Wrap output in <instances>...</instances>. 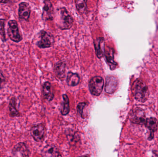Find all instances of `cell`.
<instances>
[{
	"label": "cell",
	"mask_w": 158,
	"mask_h": 157,
	"mask_svg": "<svg viewBox=\"0 0 158 157\" xmlns=\"http://www.w3.org/2000/svg\"><path fill=\"white\" fill-rule=\"evenodd\" d=\"M88 157L86 156H81V157Z\"/></svg>",
	"instance_id": "27"
},
{
	"label": "cell",
	"mask_w": 158,
	"mask_h": 157,
	"mask_svg": "<svg viewBox=\"0 0 158 157\" xmlns=\"http://www.w3.org/2000/svg\"><path fill=\"white\" fill-rule=\"evenodd\" d=\"M86 104L84 102H81V103H79L77 106V111L78 112V114L82 118L83 117V110L85 106H86Z\"/></svg>",
	"instance_id": "24"
},
{
	"label": "cell",
	"mask_w": 158,
	"mask_h": 157,
	"mask_svg": "<svg viewBox=\"0 0 158 157\" xmlns=\"http://www.w3.org/2000/svg\"><path fill=\"white\" fill-rule=\"evenodd\" d=\"M0 157H1V155H0Z\"/></svg>",
	"instance_id": "28"
},
{
	"label": "cell",
	"mask_w": 158,
	"mask_h": 157,
	"mask_svg": "<svg viewBox=\"0 0 158 157\" xmlns=\"http://www.w3.org/2000/svg\"><path fill=\"white\" fill-rule=\"evenodd\" d=\"M114 50L111 48L107 47L106 49H105V54L106 60L107 63L109 64L111 70L115 69L117 65V63L114 60Z\"/></svg>",
	"instance_id": "14"
},
{
	"label": "cell",
	"mask_w": 158,
	"mask_h": 157,
	"mask_svg": "<svg viewBox=\"0 0 158 157\" xmlns=\"http://www.w3.org/2000/svg\"><path fill=\"white\" fill-rule=\"evenodd\" d=\"M145 112L143 109L136 108L133 110L130 115V120L135 124L143 125L146 121Z\"/></svg>",
	"instance_id": "6"
},
{
	"label": "cell",
	"mask_w": 158,
	"mask_h": 157,
	"mask_svg": "<svg viewBox=\"0 0 158 157\" xmlns=\"http://www.w3.org/2000/svg\"><path fill=\"white\" fill-rule=\"evenodd\" d=\"M42 157H62L57 147L54 145H47L42 151Z\"/></svg>",
	"instance_id": "11"
},
{
	"label": "cell",
	"mask_w": 158,
	"mask_h": 157,
	"mask_svg": "<svg viewBox=\"0 0 158 157\" xmlns=\"http://www.w3.org/2000/svg\"><path fill=\"white\" fill-rule=\"evenodd\" d=\"M55 72L60 80H64L65 76V64L62 62L56 64L55 67Z\"/></svg>",
	"instance_id": "17"
},
{
	"label": "cell",
	"mask_w": 158,
	"mask_h": 157,
	"mask_svg": "<svg viewBox=\"0 0 158 157\" xmlns=\"http://www.w3.org/2000/svg\"><path fill=\"white\" fill-rule=\"evenodd\" d=\"M131 90L135 98L139 102H146L149 97L148 87L142 79H137L134 82Z\"/></svg>",
	"instance_id": "1"
},
{
	"label": "cell",
	"mask_w": 158,
	"mask_h": 157,
	"mask_svg": "<svg viewBox=\"0 0 158 157\" xmlns=\"http://www.w3.org/2000/svg\"><path fill=\"white\" fill-rule=\"evenodd\" d=\"M43 95L45 99L51 101L54 97L53 93L52 91V86L49 82H45L43 86Z\"/></svg>",
	"instance_id": "16"
},
{
	"label": "cell",
	"mask_w": 158,
	"mask_h": 157,
	"mask_svg": "<svg viewBox=\"0 0 158 157\" xmlns=\"http://www.w3.org/2000/svg\"><path fill=\"white\" fill-rule=\"evenodd\" d=\"M31 6L28 3L21 2L19 4L18 16L20 20L28 21L30 16Z\"/></svg>",
	"instance_id": "8"
},
{
	"label": "cell",
	"mask_w": 158,
	"mask_h": 157,
	"mask_svg": "<svg viewBox=\"0 0 158 157\" xmlns=\"http://www.w3.org/2000/svg\"><path fill=\"white\" fill-rule=\"evenodd\" d=\"M118 80L116 77L113 76H107L106 77L105 91L108 94L114 93L118 88Z\"/></svg>",
	"instance_id": "9"
},
{
	"label": "cell",
	"mask_w": 158,
	"mask_h": 157,
	"mask_svg": "<svg viewBox=\"0 0 158 157\" xmlns=\"http://www.w3.org/2000/svg\"><path fill=\"white\" fill-rule=\"evenodd\" d=\"M41 39L37 43V46L41 49L50 48L54 43V38L51 33L46 31H41Z\"/></svg>",
	"instance_id": "7"
},
{
	"label": "cell",
	"mask_w": 158,
	"mask_h": 157,
	"mask_svg": "<svg viewBox=\"0 0 158 157\" xmlns=\"http://www.w3.org/2000/svg\"><path fill=\"white\" fill-rule=\"evenodd\" d=\"M104 86V80L101 77H94L89 81V90L94 96H99L103 91Z\"/></svg>",
	"instance_id": "4"
},
{
	"label": "cell",
	"mask_w": 158,
	"mask_h": 157,
	"mask_svg": "<svg viewBox=\"0 0 158 157\" xmlns=\"http://www.w3.org/2000/svg\"><path fill=\"white\" fill-rule=\"evenodd\" d=\"M63 97V105L61 113L62 115H66L69 113L70 110L69 108V100L66 95H64Z\"/></svg>",
	"instance_id": "20"
},
{
	"label": "cell",
	"mask_w": 158,
	"mask_h": 157,
	"mask_svg": "<svg viewBox=\"0 0 158 157\" xmlns=\"http://www.w3.org/2000/svg\"><path fill=\"white\" fill-rule=\"evenodd\" d=\"M6 83V78L4 75L2 71L0 70V89H2L4 88Z\"/></svg>",
	"instance_id": "23"
},
{
	"label": "cell",
	"mask_w": 158,
	"mask_h": 157,
	"mask_svg": "<svg viewBox=\"0 0 158 157\" xmlns=\"http://www.w3.org/2000/svg\"><path fill=\"white\" fill-rule=\"evenodd\" d=\"M96 53L98 58H101L105 54V44L103 38H98L94 41Z\"/></svg>",
	"instance_id": "13"
},
{
	"label": "cell",
	"mask_w": 158,
	"mask_h": 157,
	"mask_svg": "<svg viewBox=\"0 0 158 157\" xmlns=\"http://www.w3.org/2000/svg\"><path fill=\"white\" fill-rule=\"evenodd\" d=\"M77 9L81 14H85L87 9L86 2L84 0H77L75 2Z\"/></svg>",
	"instance_id": "21"
},
{
	"label": "cell",
	"mask_w": 158,
	"mask_h": 157,
	"mask_svg": "<svg viewBox=\"0 0 158 157\" xmlns=\"http://www.w3.org/2000/svg\"><path fill=\"white\" fill-rule=\"evenodd\" d=\"M80 82V77L78 74L72 72H69L67 77V83L69 86L77 85Z\"/></svg>",
	"instance_id": "18"
},
{
	"label": "cell",
	"mask_w": 158,
	"mask_h": 157,
	"mask_svg": "<svg viewBox=\"0 0 158 157\" xmlns=\"http://www.w3.org/2000/svg\"><path fill=\"white\" fill-rule=\"evenodd\" d=\"M6 19L0 18V39L2 42L6 41V35L5 26Z\"/></svg>",
	"instance_id": "22"
},
{
	"label": "cell",
	"mask_w": 158,
	"mask_h": 157,
	"mask_svg": "<svg viewBox=\"0 0 158 157\" xmlns=\"http://www.w3.org/2000/svg\"><path fill=\"white\" fill-rule=\"evenodd\" d=\"M9 2H10V1H8V0H7V1H0L1 3L6 4Z\"/></svg>",
	"instance_id": "26"
},
{
	"label": "cell",
	"mask_w": 158,
	"mask_h": 157,
	"mask_svg": "<svg viewBox=\"0 0 158 157\" xmlns=\"http://www.w3.org/2000/svg\"><path fill=\"white\" fill-rule=\"evenodd\" d=\"M16 98L15 97H12L10 100L9 103V110L10 116L12 117H20L19 112L16 108Z\"/></svg>",
	"instance_id": "15"
},
{
	"label": "cell",
	"mask_w": 158,
	"mask_h": 157,
	"mask_svg": "<svg viewBox=\"0 0 158 157\" xmlns=\"http://www.w3.org/2000/svg\"><path fill=\"white\" fill-rule=\"evenodd\" d=\"M31 135L36 142L41 143L44 141L46 135V129L43 124H35L31 127Z\"/></svg>",
	"instance_id": "5"
},
{
	"label": "cell",
	"mask_w": 158,
	"mask_h": 157,
	"mask_svg": "<svg viewBox=\"0 0 158 157\" xmlns=\"http://www.w3.org/2000/svg\"><path fill=\"white\" fill-rule=\"evenodd\" d=\"M19 153L21 157H29L30 151L24 143H19L14 147L13 149V154Z\"/></svg>",
	"instance_id": "12"
},
{
	"label": "cell",
	"mask_w": 158,
	"mask_h": 157,
	"mask_svg": "<svg viewBox=\"0 0 158 157\" xmlns=\"http://www.w3.org/2000/svg\"><path fill=\"white\" fill-rule=\"evenodd\" d=\"M146 127L151 132L154 133L158 129V122L156 118H151L147 119L145 124Z\"/></svg>",
	"instance_id": "19"
},
{
	"label": "cell",
	"mask_w": 158,
	"mask_h": 157,
	"mask_svg": "<svg viewBox=\"0 0 158 157\" xmlns=\"http://www.w3.org/2000/svg\"><path fill=\"white\" fill-rule=\"evenodd\" d=\"M56 22L59 28L68 29L72 26L73 18L65 7H62L57 10Z\"/></svg>",
	"instance_id": "2"
},
{
	"label": "cell",
	"mask_w": 158,
	"mask_h": 157,
	"mask_svg": "<svg viewBox=\"0 0 158 157\" xmlns=\"http://www.w3.org/2000/svg\"><path fill=\"white\" fill-rule=\"evenodd\" d=\"M7 35L9 38L16 43H19L23 39L19 29L18 24L16 20L12 19L7 24Z\"/></svg>",
	"instance_id": "3"
},
{
	"label": "cell",
	"mask_w": 158,
	"mask_h": 157,
	"mask_svg": "<svg viewBox=\"0 0 158 157\" xmlns=\"http://www.w3.org/2000/svg\"><path fill=\"white\" fill-rule=\"evenodd\" d=\"M152 157H158V152L156 150H153L152 152Z\"/></svg>",
	"instance_id": "25"
},
{
	"label": "cell",
	"mask_w": 158,
	"mask_h": 157,
	"mask_svg": "<svg viewBox=\"0 0 158 157\" xmlns=\"http://www.w3.org/2000/svg\"><path fill=\"white\" fill-rule=\"evenodd\" d=\"M54 16V12L52 5L51 2L44 1L43 11L42 18L45 20H52Z\"/></svg>",
	"instance_id": "10"
}]
</instances>
